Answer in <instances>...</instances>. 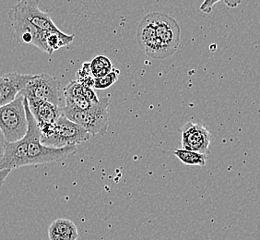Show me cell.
Wrapping results in <instances>:
<instances>
[{"instance_id": "cell-1", "label": "cell", "mask_w": 260, "mask_h": 240, "mask_svg": "<svg viewBox=\"0 0 260 240\" xmlns=\"http://www.w3.org/2000/svg\"><path fill=\"white\" fill-rule=\"evenodd\" d=\"M23 104L28 121L27 133L21 140L6 143L4 154L0 157V171L11 172L22 166L48 164L75 155L77 146L53 148L44 145L41 141L40 129L30 112L25 97Z\"/></svg>"}, {"instance_id": "cell-2", "label": "cell", "mask_w": 260, "mask_h": 240, "mask_svg": "<svg viewBox=\"0 0 260 240\" xmlns=\"http://www.w3.org/2000/svg\"><path fill=\"white\" fill-rule=\"evenodd\" d=\"M42 143L53 148L77 146L91 138L83 128L69 119L64 114L54 124L39 127Z\"/></svg>"}, {"instance_id": "cell-3", "label": "cell", "mask_w": 260, "mask_h": 240, "mask_svg": "<svg viewBox=\"0 0 260 240\" xmlns=\"http://www.w3.org/2000/svg\"><path fill=\"white\" fill-rule=\"evenodd\" d=\"M108 106L109 99L102 97L97 104L86 110L64 107L63 113L69 119L83 128L90 135L99 137L105 135L109 126Z\"/></svg>"}, {"instance_id": "cell-4", "label": "cell", "mask_w": 260, "mask_h": 240, "mask_svg": "<svg viewBox=\"0 0 260 240\" xmlns=\"http://www.w3.org/2000/svg\"><path fill=\"white\" fill-rule=\"evenodd\" d=\"M23 100L24 96L19 95L12 103L0 107V130L7 142L21 140L27 133L28 121Z\"/></svg>"}, {"instance_id": "cell-5", "label": "cell", "mask_w": 260, "mask_h": 240, "mask_svg": "<svg viewBox=\"0 0 260 240\" xmlns=\"http://www.w3.org/2000/svg\"><path fill=\"white\" fill-rule=\"evenodd\" d=\"M19 95L27 99L45 101L60 108L65 107L64 88L55 77L43 73L35 75Z\"/></svg>"}, {"instance_id": "cell-6", "label": "cell", "mask_w": 260, "mask_h": 240, "mask_svg": "<svg viewBox=\"0 0 260 240\" xmlns=\"http://www.w3.org/2000/svg\"><path fill=\"white\" fill-rule=\"evenodd\" d=\"M149 16L155 27L165 58L175 55L181 45V29L178 22L165 13L152 12Z\"/></svg>"}, {"instance_id": "cell-7", "label": "cell", "mask_w": 260, "mask_h": 240, "mask_svg": "<svg viewBox=\"0 0 260 240\" xmlns=\"http://www.w3.org/2000/svg\"><path fill=\"white\" fill-rule=\"evenodd\" d=\"M10 15L19 17L41 31L59 30L51 16L39 9L38 0H19L10 10Z\"/></svg>"}, {"instance_id": "cell-8", "label": "cell", "mask_w": 260, "mask_h": 240, "mask_svg": "<svg viewBox=\"0 0 260 240\" xmlns=\"http://www.w3.org/2000/svg\"><path fill=\"white\" fill-rule=\"evenodd\" d=\"M181 142L183 149L207 155L210 151L211 134L205 126L188 122L181 129Z\"/></svg>"}, {"instance_id": "cell-9", "label": "cell", "mask_w": 260, "mask_h": 240, "mask_svg": "<svg viewBox=\"0 0 260 240\" xmlns=\"http://www.w3.org/2000/svg\"><path fill=\"white\" fill-rule=\"evenodd\" d=\"M137 40L142 51L153 59H165L160 42L156 35L155 27L149 14L140 21L137 30Z\"/></svg>"}, {"instance_id": "cell-10", "label": "cell", "mask_w": 260, "mask_h": 240, "mask_svg": "<svg viewBox=\"0 0 260 240\" xmlns=\"http://www.w3.org/2000/svg\"><path fill=\"white\" fill-rule=\"evenodd\" d=\"M34 75L20 74L17 72L6 73L0 77V107L15 100Z\"/></svg>"}, {"instance_id": "cell-11", "label": "cell", "mask_w": 260, "mask_h": 240, "mask_svg": "<svg viewBox=\"0 0 260 240\" xmlns=\"http://www.w3.org/2000/svg\"><path fill=\"white\" fill-rule=\"evenodd\" d=\"M74 38L75 35H66L60 30L42 31L36 39L35 45L43 52L52 55L55 51L71 45Z\"/></svg>"}, {"instance_id": "cell-12", "label": "cell", "mask_w": 260, "mask_h": 240, "mask_svg": "<svg viewBox=\"0 0 260 240\" xmlns=\"http://www.w3.org/2000/svg\"><path fill=\"white\" fill-rule=\"evenodd\" d=\"M27 101L38 127L54 124L64 114L62 108L48 102L35 99H27Z\"/></svg>"}, {"instance_id": "cell-13", "label": "cell", "mask_w": 260, "mask_h": 240, "mask_svg": "<svg viewBox=\"0 0 260 240\" xmlns=\"http://www.w3.org/2000/svg\"><path fill=\"white\" fill-rule=\"evenodd\" d=\"M65 107L74 108L79 110H86L94 104L90 103L85 97L83 92V84L77 80L70 81L64 88Z\"/></svg>"}, {"instance_id": "cell-14", "label": "cell", "mask_w": 260, "mask_h": 240, "mask_svg": "<svg viewBox=\"0 0 260 240\" xmlns=\"http://www.w3.org/2000/svg\"><path fill=\"white\" fill-rule=\"evenodd\" d=\"M79 232L74 222L59 218L54 221L48 228L49 240H77Z\"/></svg>"}, {"instance_id": "cell-15", "label": "cell", "mask_w": 260, "mask_h": 240, "mask_svg": "<svg viewBox=\"0 0 260 240\" xmlns=\"http://www.w3.org/2000/svg\"><path fill=\"white\" fill-rule=\"evenodd\" d=\"M174 155L186 165L192 166H204L207 163V155L200 154L194 151L185 150V149H176L174 151Z\"/></svg>"}, {"instance_id": "cell-16", "label": "cell", "mask_w": 260, "mask_h": 240, "mask_svg": "<svg viewBox=\"0 0 260 240\" xmlns=\"http://www.w3.org/2000/svg\"><path fill=\"white\" fill-rule=\"evenodd\" d=\"M90 72L94 79L103 78L113 70L111 60L105 55H99L90 62Z\"/></svg>"}, {"instance_id": "cell-17", "label": "cell", "mask_w": 260, "mask_h": 240, "mask_svg": "<svg viewBox=\"0 0 260 240\" xmlns=\"http://www.w3.org/2000/svg\"><path fill=\"white\" fill-rule=\"evenodd\" d=\"M120 74L119 70H115L113 69L109 74L103 77V78H99V79H94V82H93V88L94 89H107L112 85H114L115 82L118 80V77Z\"/></svg>"}, {"instance_id": "cell-18", "label": "cell", "mask_w": 260, "mask_h": 240, "mask_svg": "<svg viewBox=\"0 0 260 240\" xmlns=\"http://www.w3.org/2000/svg\"><path fill=\"white\" fill-rule=\"evenodd\" d=\"M77 81H79L81 84L89 86L93 88V82H94V78L90 72V63H84L82 68L80 70H78L76 74Z\"/></svg>"}, {"instance_id": "cell-19", "label": "cell", "mask_w": 260, "mask_h": 240, "mask_svg": "<svg viewBox=\"0 0 260 240\" xmlns=\"http://www.w3.org/2000/svg\"><path fill=\"white\" fill-rule=\"evenodd\" d=\"M219 1L221 0H204V2L200 6V10L204 13L209 14L213 9V6L215 5L216 3H218ZM226 5L228 6L231 9H235L236 7L240 5L242 0H223Z\"/></svg>"}, {"instance_id": "cell-20", "label": "cell", "mask_w": 260, "mask_h": 240, "mask_svg": "<svg viewBox=\"0 0 260 240\" xmlns=\"http://www.w3.org/2000/svg\"><path fill=\"white\" fill-rule=\"evenodd\" d=\"M6 143H7V141H6L5 137H4L2 131L0 130V157H2V155L4 154Z\"/></svg>"}]
</instances>
